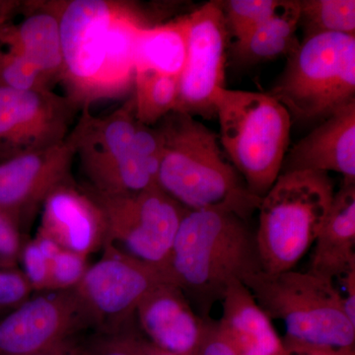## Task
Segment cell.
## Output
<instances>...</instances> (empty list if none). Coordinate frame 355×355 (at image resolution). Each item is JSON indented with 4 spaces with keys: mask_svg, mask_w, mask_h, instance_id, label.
<instances>
[{
    "mask_svg": "<svg viewBox=\"0 0 355 355\" xmlns=\"http://www.w3.org/2000/svg\"><path fill=\"white\" fill-rule=\"evenodd\" d=\"M314 244L308 272L333 282L355 272V182L343 180Z\"/></svg>",
    "mask_w": 355,
    "mask_h": 355,
    "instance_id": "19",
    "label": "cell"
},
{
    "mask_svg": "<svg viewBox=\"0 0 355 355\" xmlns=\"http://www.w3.org/2000/svg\"><path fill=\"white\" fill-rule=\"evenodd\" d=\"M299 26L302 28L304 39L322 34L355 36V1L301 0Z\"/></svg>",
    "mask_w": 355,
    "mask_h": 355,
    "instance_id": "24",
    "label": "cell"
},
{
    "mask_svg": "<svg viewBox=\"0 0 355 355\" xmlns=\"http://www.w3.org/2000/svg\"><path fill=\"white\" fill-rule=\"evenodd\" d=\"M39 233L62 249L83 256L95 253L107 242V225L101 207L85 187L72 178L60 184L42 205Z\"/></svg>",
    "mask_w": 355,
    "mask_h": 355,
    "instance_id": "16",
    "label": "cell"
},
{
    "mask_svg": "<svg viewBox=\"0 0 355 355\" xmlns=\"http://www.w3.org/2000/svg\"><path fill=\"white\" fill-rule=\"evenodd\" d=\"M86 259L83 254L60 250L51 261L50 291L76 288L87 270Z\"/></svg>",
    "mask_w": 355,
    "mask_h": 355,
    "instance_id": "27",
    "label": "cell"
},
{
    "mask_svg": "<svg viewBox=\"0 0 355 355\" xmlns=\"http://www.w3.org/2000/svg\"><path fill=\"white\" fill-rule=\"evenodd\" d=\"M330 175L282 173L259 205L257 245L263 272L291 270L309 251L335 197Z\"/></svg>",
    "mask_w": 355,
    "mask_h": 355,
    "instance_id": "7",
    "label": "cell"
},
{
    "mask_svg": "<svg viewBox=\"0 0 355 355\" xmlns=\"http://www.w3.org/2000/svg\"><path fill=\"white\" fill-rule=\"evenodd\" d=\"M219 328L238 355H291L272 324L243 284L229 287L221 300Z\"/></svg>",
    "mask_w": 355,
    "mask_h": 355,
    "instance_id": "20",
    "label": "cell"
},
{
    "mask_svg": "<svg viewBox=\"0 0 355 355\" xmlns=\"http://www.w3.org/2000/svg\"><path fill=\"white\" fill-rule=\"evenodd\" d=\"M104 250L101 260L88 266L74 291L91 323L103 334H114L132 321L137 306L153 287L173 280L165 270L112 245H105Z\"/></svg>",
    "mask_w": 355,
    "mask_h": 355,
    "instance_id": "10",
    "label": "cell"
},
{
    "mask_svg": "<svg viewBox=\"0 0 355 355\" xmlns=\"http://www.w3.org/2000/svg\"><path fill=\"white\" fill-rule=\"evenodd\" d=\"M219 142L250 193L263 198L282 174L292 121L268 93L220 88L214 97Z\"/></svg>",
    "mask_w": 355,
    "mask_h": 355,
    "instance_id": "6",
    "label": "cell"
},
{
    "mask_svg": "<svg viewBox=\"0 0 355 355\" xmlns=\"http://www.w3.org/2000/svg\"><path fill=\"white\" fill-rule=\"evenodd\" d=\"M20 258L24 266L23 275H25L33 291H50V261L44 257L36 240L26 243L24 246H22Z\"/></svg>",
    "mask_w": 355,
    "mask_h": 355,
    "instance_id": "28",
    "label": "cell"
},
{
    "mask_svg": "<svg viewBox=\"0 0 355 355\" xmlns=\"http://www.w3.org/2000/svg\"><path fill=\"white\" fill-rule=\"evenodd\" d=\"M268 94L284 105L292 121L326 120L355 100V36L322 34L303 40Z\"/></svg>",
    "mask_w": 355,
    "mask_h": 355,
    "instance_id": "8",
    "label": "cell"
},
{
    "mask_svg": "<svg viewBox=\"0 0 355 355\" xmlns=\"http://www.w3.org/2000/svg\"><path fill=\"white\" fill-rule=\"evenodd\" d=\"M24 18L0 27V44L15 51L51 83H60L62 43L57 14L50 1H24Z\"/></svg>",
    "mask_w": 355,
    "mask_h": 355,
    "instance_id": "18",
    "label": "cell"
},
{
    "mask_svg": "<svg viewBox=\"0 0 355 355\" xmlns=\"http://www.w3.org/2000/svg\"><path fill=\"white\" fill-rule=\"evenodd\" d=\"M121 331L125 334L128 340L132 343V347L137 349V352L140 355H174L170 354V352H165V350L159 349L153 343L149 342L140 331L130 327V322L125 328L121 329Z\"/></svg>",
    "mask_w": 355,
    "mask_h": 355,
    "instance_id": "33",
    "label": "cell"
},
{
    "mask_svg": "<svg viewBox=\"0 0 355 355\" xmlns=\"http://www.w3.org/2000/svg\"><path fill=\"white\" fill-rule=\"evenodd\" d=\"M53 84L15 51L0 44V88L53 90Z\"/></svg>",
    "mask_w": 355,
    "mask_h": 355,
    "instance_id": "26",
    "label": "cell"
},
{
    "mask_svg": "<svg viewBox=\"0 0 355 355\" xmlns=\"http://www.w3.org/2000/svg\"><path fill=\"white\" fill-rule=\"evenodd\" d=\"M24 1L20 0H0V27L12 22L16 14L22 12Z\"/></svg>",
    "mask_w": 355,
    "mask_h": 355,
    "instance_id": "35",
    "label": "cell"
},
{
    "mask_svg": "<svg viewBox=\"0 0 355 355\" xmlns=\"http://www.w3.org/2000/svg\"><path fill=\"white\" fill-rule=\"evenodd\" d=\"M298 0H284L282 6L260 25L235 40L231 53L238 64L254 65L288 57L298 48Z\"/></svg>",
    "mask_w": 355,
    "mask_h": 355,
    "instance_id": "21",
    "label": "cell"
},
{
    "mask_svg": "<svg viewBox=\"0 0 355 355\" xmlns=\"http://www.w3.org/2000/svg\"><path fill=\"white\" fill-rule=\"evenodd\" d=\"M187 48L186 16L165 24L142 26L135 42V71L180 77L186 62Z\"/></svg>",
    "mask_w": 355,
    "mask_h": 355,
    "instance_id": "22",
    "label": "cell"
},
{
    "mask_svg": "<svg viewBox=\"0 0 355 355\" xmlns=\"http://www.w3.org/2000/svg\"><path fill=\"white\" fill-rule=\"evenodd\" d=\"M84 187L104 214L105 245H112L137 260L169 273L173 244L188 209L158 186L123 196L100 195Z\"/></svg>",
    "mask_w": 355,
    "mask_h": 355,
    "instance_id": "9",
    "label": "cell"
},
{
    "mask_svg": "<svg viewBox=\"0 0 355 355\" xmlns=\"http://www.w3.org/2000/svg\"><path fill=\"white\" fill-rule=\"evenodd\" d=\"M91 323L74 289L28 299L0 320V355H32L69 343Z\"/></svg>",
    "mask_w": 355,
    "mask_h": 355,
    "instance_id": "13",
    "label": "cell"
},
{
    "mask_svg": "<svg viewBox=\"0 0 355 355\" xmlns=\"http://www.w3.org/2000/svg\"><path fill=\"white\" fill-rule=\"evenodd\" d=\"M62 43L65 94L79 110L125 95L133 85L135 42L144 23L130 4L50 0Z\"/></svg>",
    "mask_w": 355,
    "mask_h": 355,
    "instance_id": "1",
    "label": "cell"
},
{
    "mask_svg": "<svg viewBox=\"0 0 355 355\" xmlns=\"http://www.w3.org/2000/svg\"><path fill=\"white\" fill-rule=\"evenodd\" d=\"M74 159L76 149L67 137L57 146L0 162V209L20 228L51 191L72 178Z\"/></svg>",
    "mask_w": 355,
    "mask_h": 355,
    "instance_id": "14",
    "label": "cell"
},
{
    "mask_svg": "<svg viewBox=\"0 0 355 355\" xmlns=\"http://www.w3.org/2000/svg\"><path fill=\"white\" fill-rule=\"evenodd\" d=\"M32 355H86L83 349H77L73 347L71 343H65L60 347H55L44 352H39V354Z\"/></svg>",
    "mask_w": 355,
    "mask_h": 355,
    "instance_id": "37",
    "label": "cell"
},
{
    "mask_svg": "<svg viewBox=\"0 0 355 355\" xmlns=\"http://www.w3.org/2000/svg\"><path fill=\"white\" fill-rule=\"evenodd\" d=\"M33 289L23 273L0 268V310L16 308L29 299Z\"/></svg>",
    "mask_w": 355,
    "mask_h": 355,
    "instance_id": "29",
    "label": "cell"
},
{
    "mask_svg": "<svg viewBox=\"0 0 355 355\" xmlns=\"http://www.w3.org/2000/svg\"><path fill=\"white\" fill-rule=\"evenodd\" d=\"M291 355H355L354 347L349 349H311L294 352Z\"/></svg>",
    "mask_w": 355,
    "mask_h": 355,
    "instance_id": "36",
    "label": "cell"
},
{
    "mask_svg": "<svg viewBox=\"0 0 355 355\" xmlns=\"http://www.w3.org/2000/svg\"><path fill=\"white\" fill-rule=\"evenodd\" d=\"M336 282L342 286L343 289V292H340L345 303V312L350 321L355 324V272L345 275Z\"/></svg>",
    "mask_w": 355,
    "mask_h": 355,
    "instance_id": "34",
    "label": "cell"
},
{
    "mask_svg": "<svg viewBox=\"0 0 355 355\" xmlns=\"http://www.w3.org/2000/svg\"><path fill=\"white\" fill-rule=\"evenodd\" d=\"M162 139L157 186L188 210L218 209L245 220L261 198L225 158L216 133L191 114L172 112L155 125Z\"/></svg>",
    "mask_w": 355,
    "mask_h": 355,
    "instance_id": "3",
    "label": "cell"
},
{
    "mask_svg": "<svg viewBox=\"0 0 355 355\" xmlns=\"http://www.w3.org/2000/svg\"><path fill=\"white\" fill-rule=\"evenodd\" d=\"M20 228L8 214L0 209V266L6 270L12 266L20 258Z\"/></svg>",
    "mask_w": 355,
    "mask_h": 355,
    "instance_id": "30",
    "label": "cell"
},
{
    "mask_svg": "<svg viewBox=\"0 0 355 355\" xmlns=\"http://www.w3.org/2000/svg\"><path fill=\"white\" fill-rule=\"evenodd\" d=\"M135 319L149 342L174 355H200L212 322L196 312L172 282L153 287L137 306Z\"/></svg>",
    "mask_w": 355,
    "mask_h": 355,
    "instance_id": "15",
    "label": "cell"
},
{
    "mask_svg": "<svg viewBox=\"0 0 355 355\" xmlns=\"http://www.w3.org/2000/svg\"><path fill=\"white\" fill-rule=\"evenodd\" d=\"M69 137L91 191L123 196L157 186L162 139L137 120L132 97L105 116L81 110Z\"/></svg>",
    "mask_w": 355,
    "mask_h": 355,
    "instance_id": "4",
    "label": "cell"
},
{
    "mask_svg": "<svg viewBox=\"0 0 355 355\" xmlns=\"http://www.w3.org/2000/svg\"><path fill=\"white\" fill-rule=\"evenodd\" d=\"M200 355H238L232 343L219 328L218 322L212 320Z\"/></svg>",
    "mask_w": 355,
    "mask_h": 355,
    "instance_id": "32",
    "label": "cell"
},
{
    "mask_svg": "<svg viewBox=\"0 0 355 355\" xmlns=\"http://www.w3.org/2000/svg\"><path fill=\"white\" fill-rule=\"evenodd\" d=\"M78 112L53 90L0 88V162L62 144Z\"/></svg>",
    "mask_w": 355,
    "mask_h": 355,
    "instance_id": "12",
    "label": "cell"
},
{
    "mask_svg": "<svg viewBox=\"0 0 355 355\" xmlns=\"http://www.w3.org/2000/svg\"><path fill=\"white\" fill-rule=\"evenodd\" d=\"M186 16L188 48L180 76L177 112L216 116L214 97L225 88L229 32L221 1H209Z\"/></svg>",
    "mask_w": 355,
    "mask_h": 355,
    "instance_id": "11",
    "label": "cell"
},
{
    "mask_svg": "<svg viewBox=\"0 0 355 355\" xmlns=\"http://www.w3.org/2000/svg\"><path fill=\"white\" fill-rule=\"evenodd\" d=\"M84 352L86 355H140L121 331L103 334Z\"/></svg>",
    "mask_w": 355,
    "mask_h": 355,
    "instance_id": "31",
    "label": "cell"
},
{
    "mask_svg": "<svg viewBox=\"0 0 355 355\" xmlns=\"http://www.w3.org/2000/svg\"><path fill=\"white\" fill-rule=\"evenodd\" d=\"M336 172L355 182V100L336 110L287 151L282 173Z\"/></svg>",
    "mask_w": 355,
    "mask_h": 355,
    "instance_id": "17",
    "label": "cell"
},
{
    "mask_svg": "<svg viewBox=\"0 0 355 355\" xmlns=\"http://www.w3.org/2000/svg\"><path fill=\"white\" fill-rule=\"evenodd\" d=\"M244 286L270 319L286 324L284 343L291 354L354 347L355 324L333 280L291 270L273 275L261 272Z\"/></svg>",
    "mask_w": 355,
    "mask_h": 355,
    "instance_id": "5",
    "label": "cell"
},
{
    "mask_svg": "<svg viewBox=\"0 0 355 355\" xmlns=\"http://www.w3.org/2000/svg\"><path fill=\"white\" fill-rule=\"evenodd\" d=\"M284 0H229L221 1L229 35L235 40L270 18Z\"/></svg>",
    "mask_w": 355,
    "mask_h": 355,
    "instance_id": "25",
    "label": "cell"
},
{
    "mask_svg": "<svg viewBox=\"0 0 355 355\" xmlns=\"http://www.w3.org/2000/svg\"><path fill=\"white\" fill-rule=\"evenodd\" d=\"M132 97L135 118L142 125H156L177 110L180 77L153 71H135Z\"/></svg>",
    "mask_w": 355,
    "mask_h": 355,
    "instance_id": "23",
    "label": "cell"
},
{
    "mask_svg": "<svg viewBox=\"0 0 355 355\" xmlns=\"http://www.w3.org/2000/svg\"><path fill=\"white\" fill-rule=\"evenodd\" d=\"M168 270L198 314L209 318L229 287L245 284L263 272L256 234L233 212L188 210L178 229Z\"/></svg>",
    "mask_w": 355,
    "mask_h": 355,
    "instance_id": "2",
    "label": "cell"
}]
</instances>
